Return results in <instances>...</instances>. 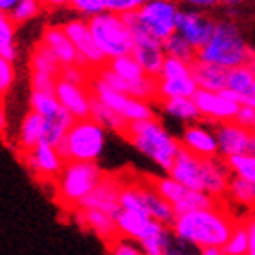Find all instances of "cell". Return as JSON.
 Returning a JSON list of instances; mask_svg holds the SVG:
<instances>
[{"label":"cell","mask_w":255,"mask_h":255,"mask_svg":"<svg viewBox=\"0 0 255 255\" xmlns=\"http://www.w3.org/2000/svg\"><path fill=\"white\" fill-rule=\"evenodd\" d=\"M237 224L239 221L226 208L217 204L177 215L171 224V230L179 239L197 250H208V248L223 250L234 230L237 228Z\"/></svg>","instance_id":"1"},{"label":"cell","mask_w":255,"mask_h":255,"mask_svg":"<svg viewBox=\"0 0 255 255\" xmlns=\"http://www.w3.org/2000/svg\"><path fill=\"white\" fill-rule=\"evenodd\" d=\"M171 179L181 182L182 186L193 191H201L213 197L215 201L228 195L232 173L228 170L226 160L217 159H199L195 155L182 149L171 170L168 171Z\"/></svg>","instance_id":"2"},{"label":"cell","mask_w":255,"mask_h":255,"mask_svg":"<svg viewBox=\"0 0 255 255\" xmlns=\"http://www.w3.org/2000/svg\"><path fill=\"white\" fill-rule=\"evenodd\" d=\"M124 137L133 144V148L148 157L160 170L170 171L179 153L182 151L181 140L173 137L166 126L157 119L131 123Z\"/></svg>","instance_id":"3"},{"label":"cell","mask_w":255,"mask_h":255,"mask_svg":"<svg viewBox=\"0 0 255 255\" xmlns=\"http://www.w3.org/2000/svg\"><path fill=\"white\" fill-rule=\"evenodd\" d=\"M252 59H254V53L245 42L239 27L230 20L215 22L212 38L197 51L199 62L219 66L226 71L239 66H248Z\"/></svg>","instance_id":"4"},{"label":"cell","mask_w":255,"mask_h":255,"mask_svg":"<svg viewBox=\"0 0 255 255\" xmlns=\"http://www.w3.org/2000/svg\"><path fill=\"white\" fill-rule=\"evenodd\" d=\"M106 146V129L93 119L77 121L57 146L66 162H97Z\"/></svg>","instance_id":"5"},{"label":"cell","mask_w":255,"mask_h":255,"mask_svg":"<svg viewBox=\"0 0 255 255\" xmlns=\"http://www.w3.org/2000/svg\"><path fill=\"white\" fill-rule=\"evenodd\" d=\"M104 173L97 162H66L64 170L57 177V190L60 201L69 208H77L91 195Z\"/></svg>","instance_id":"6"},{"label":"cell","mask_w":255,"mask_h":255,"mask_svg":"<svg viewBox=\"0 0 255 255\" xmlns=\"http://www.w3.org/2000/svg\"><path fill=\"white\" fill-rule=\"evenodd\" d=\"M88 24H90L91 35L95 38V44L99 46L101 53L106 57L108 62L119 59V57H124V55H131V31L121 15L102 13V15L90 18Z\"/></svg>","instance_id":"7"},{"label":"cell","mask_w":255,"mask_h":255,"mask_svg":"<svg viewBox=\"0 0 255 255\" xmlns=\"http://www.w3.org/2000/svg\"><path fill=\"white\" fill-rule=\"evenodd\" d=\"M151 184H153L155 190L159 191V195L173 208L175 215H182V213H190V212H195V210L217 206V201L213 197L182 186L181 182H177L170 175L157 177L155 181H151Z\"/></svg>","instance_id":"8"},{"label":"cell","mask_w":255,"mask_h":255,"mask_svg":"<svg viewBox=\"0 0 255 255\" xmlns=\"http://www.w3.org/2000/svg\"><path fill=\"white\" fill-rule=\"evenodd\" d=\"M179 5L170 0H149L137 9V16L146 31L160 42L175 35Z\"/></svg>","instance_id":"9"},{"label":"cell","mask_w":255,"mask_h":255,"mask_svg":"<svg viewBox=\"0 0 255 255\" xmlns=\"http://www.w3.org/2000/svg\"><path fill=\"white\" fill-rule=\"evenodd\" d=\"M64 31L69 37V40L73 42L77 53H79V66L88 69L91 73H95L99 69H102L108 64L106 57L101 53L99 46L95 44V38L91 35L90 24L84 18H73L64 24Z\"/></svg>","instance_id":"10"},{"label":"cell","mask_w":255,"mask_h":255,"mask_svg":"<svg viewBox=\"0 0 255 255\" xmlns=\"http://www.w3.org/2000/svg\"><path fill=\"white\" fill-rule=\"evenodd\" d=\"M199 113L202 119L213 121L215 124L232 123L235 121L237 113L241 110V104L235 101V97L228 90L221 91V93H212V91H197L193 97Z\"/></svg>","instance_id":"11"},{"label":"cell","mask_w":255,"mask_h":255,"mask_svg":"<svg viewBox=\"0 0 255 255\" xmlns=\"http://www.w3.org/2000/svg\"><path fill=\"white\" fill-rule=\"evenodd\" d=\"M215 22L199 9H181L177 16L175 33L199 51L212 38Z\"/></svg>","instance_id":"12"},{"label":"cell","mask_w":255,"mask_h":255,"mask_svg":"<svg viewBox=\"0 0 255 255\" xmlns=\"http://www.w3.org/2000/svg\"><path fill=\"white\" fill-rule=\"evenodd\" d=\"M181 146L188 153L199 159H217L219 142L215 135V128L208 124H188L181 133Z\"/></svg>","instance_id":"13"},{"label":"cell","mask_w":255,"mask_h":255,"mask_svg":"<svg viewBox=\"0 0 255 255\" xmlns=\"http://www.w3.org/2000/svg\"><path fill=\"white\" fill-rule=\"evenodd\" d=\"M55 97L60 102V106L68 113L73 115L75 121L91 119L93 93H91V90L88 86H77L59 79L57 88H55Z\"/></svg>","instance_id":"14"},{"label":"cell","mask_w":255,"mask_h":255,"mask_svg":"<svg viewBox=\"0 0 255 255\" xmlns=\"http://www.w3.org/2000/svg\"><path fill=\"white\" fill-rule=\"evenodd\" d=\"M215 135L219 142V155L224 160L232 157L250 153L252 149V131L232 121L215 126Z\"/></svg>","instance_id":"15"},{"label":"cell","mask_w":255,"mask_h":255,"mask_svg":"<svg viewBox=\"0 0 255 255\" xmlns=\"http://www.w3.org/2000/svg\"><path fill=\"white\" fill-rule=\"evenodd\" d=\"M121 191H123V182L115 177L104 175L101 184L91 191L90 197H86V201L79 208L97 210V212H104L112 217H117V213L121 212Z\"/></svg>","instance_id":"16"},{"label":"cell","mask_w":255,"mask_h":255,"mask_svg":"<svg viewBox=\"0 0 255 255\" xmlns=\"http://www.w3.org/2000/svg\"><path fill=\"white\" fill-rule=\"evenodd\" d=\"M24 164L37 177L53 179V177L60 175V171L66 166V160L60 157V153L57 151L55 146L42 142L31 151H24Z\"/></svg>","instance_id":"17"},{"label":"cell","mask_w":255,"mask_h":255,"mask_svg":"<svg viewBox=\"0 0 255 255\" xmlns=\"http://www.w3.org/2000/svg\"><path fill=\"white\" fill-rule=\"evenodd\" d=\"M40 42L57 57L62 68L79 66V53H77L73 42L69 40L62 26H48L42 31Z\"/></svg>","instance_id":"18"},{"label":"cell","mask_w":255,"mask_h":255,"mask_svg":"<svg viewBox=\"0 0 255 255\" xmlns=\"http://www.w3.org/2000/svg\"><path fill=\"white\" fill-rule=\"evenodd\" d=\"M75 221L82 226V228L90 230L97 237L106 241L108 245L119 237V230L115 217L108 215L104 212H97V210H75Z\"/></svg>","instance_id":"19"},{"label":"cell","mask_w":255,"mask_h":255,"mask_svg":"<svg viewBox=\"0 0 255 255\" xmlns=\"http://www.w3.org/2000/svg\"><path fill=\"white\" fill-rule=\"evenodd\" d=\"M138 188H140V197H142V204L146 213L149 215L151 221L166 226H171L175 221V212L168 202L159 195V191L155 190L151 182H140L138 181Z\"/></svg>","instance_id":"20"},{"label":"cell","mask_w":255,"mask_h":255,"mask_svg":"<svg viewBox=\"0 0 255 255\" xmlns=\"http://www.w3.org/2000/svg\"><path fill=\"white\" fill-rule=\"evenodd\" d=\"M44 133H46V121L44 117H40L38 113L29 112L24 115L18 128V138L16 142L20 146L22 151H31L44 142Z\"/></svg>","instance_id":"21"},{"label":"cell","mask_w":255,"mask_h":255,"mask_svg":"<svg viewBox=\"0 0 255 255\" xmlns=\"http://www.w3.org/2000/svg\"><path fill=\"white\" fill-rule=\"evenodd\" d=\"M193 79L201 91H212V93H221L228 86V71L219 66L204 64L197 60L193 66Z\"/></svg>","instance_id":"22"},{"label":"cell","mask_w":255,"mask_h":255,"mask_svg":"<svg viewBox=\"0 0 255 255\" xmlns=\"http://www.w3.org/2000/svg\"><path fill=\"white\" fill-rule=\"evenodd\" d=\"M226 90L235 97L241 106L255 99V75L250 66H239L228 71V86Z\"/></svg>","instance_id":"23"},{"label":"cell","mask_w":255,"mask_h":255,"mask_svg":"<svg viewBox=\"0 0 255 255\" xmlns=\"http://www.w3.org/2000/svg\"><path fill=\"white\" fill-rule=\"evenodd\" d=\"M119 230V237L124 239L135 241L138 243L140 237L146 234V230L149 228V224L153 223L146 213L140 212H131V210H121L115 217Z\"/></svg>","instance_id":"24"},{"label":"cell","mask_w":255,"mask_h":255,"mask_svg":"<svg viewBox=\"0 0 255 255\" xmlns=\"http://www.w3.org/2000/svg\"><path fill=\"white\" fill-rule=\"evenodd\" d=\"M159 82V99L170 101V99H193L199 91L193 75L188 77H170V79H157Z\"/></svg>","instance_id":"25"},{"label":"cell","mask_w":255,"mask_h":255,"mask_svg":"<svg viewBox=\"0 0 255 255\" xmlns=\"http://www.w3.org/2000/svg\"><path fill=\"white\" fill-rule=\"evenodd\" d=\"M171 235H173L171 226L153 221L149 224V228L146 230V234L140 237L138 246L142 248L144 255H164L166 245L170 243Z\"/></svg>","instance_id":"26"},{"label":"cell","mask_w":255,"mask_h":255,"mask_svg":"<svg viewBox=\"0 0 255 255\" xmlns=\"http://www.w3.org/2000/svg\"><path fill=\"white\" fill-rule=\"evenodd\" d=\"M46 121V133H44V142L49 146H59L64 140V137L68 135V131L73 128V124L77 123L71 113H68L66 110H60L59 113H55L51 117L44 119Z\"/></svg>","instance_id":"27"},{"label":"cell","mask_w":255,"mask_h":255,"mask_svg":"<svg viewBox=\"0 0 255 255\" xmlns=\"http://www.w3.org/2000/svg\"><path fill=\"white\" fill-rule=\"evenodd\" d=\"M29 66H31L33 75H48L53 79H60V73H62V66L57 60V57L42 42H38L33 49Z\"/></svg>","instance_id":"28"},{"label":"cell","mask_w":255,"mask_h":255,"mask_svg":"<svg viewBox=\"0 0 255 255\" xmlns=\"http://www.w3.org/2000/svg\"><path fill=\"white\" fill-rule=\"evenodd\" d=\"M160 110L170 115L171 119L182 121L188 124H195V121L201 119L199 108L193 99H170V101H160Z\"/></svg>","instance_id":"29"},{"label":"cell","mask_w":255,"mask_h":255,"mask_svg":"<svg viewBox=\"0 0 255 255\" xmlns=\"http://www.w3.org/2000/svg\"><path fill=\"white\" fill-rule=\"evenodd\" d=\"M91 119L101 124L104 129H112V131L123 133V135L128 131V126H129V123H126V119L121 117L117 112H113L112 108L104 106L95 97L91 102Z\"/></svg>","instance_id":"30"},{"label":"cell","mask_w":255,"mask_h":255,"mask_svg":"<svg viewBox=\"0 0 255 255\" xmlns=\"http://www.w3.org/2000/svg\"><path fill=\"white\" fill-rule=\"evenodd\" d=\"M106 68L117 75L119 79H123L124 82H129V84L138 82V80H142L146 77L142 66L137 62V59L133 55H124V57L110 60L106 64Z\"/></svg>","instance_id":"31"},{"label":"cell","mask_w":255,"mask_h":255,"mask_svg":"<svg viewBox=\"0 0 255 255\" xmlns=\"http://www.w3.org/2000/svg\"><path fill=\"white\" fill-rule=\"evenodd\" d=\"M164 53H166V57L182 60V62H186V64L197 62V49L193 48V46H190L182 37H179L177 33L164 42Z\"/></svg>","instance_id":"32"},{"label":"cell","mask_w":255,"mask_h":255,"mask_svg":"<svg viewBox=\"0 0 255 255\" xmlns=\"http://www.w3.org/2000/svg\"><path fill=\"white\" fill-rule=\"evenodd\" d=\"M228 170L232 177L243 179V181L255 184V155L254 153H245L239 157H232L226 160Z\"/></svg>","instance_id":"33"},{"label":"cell","mask_w":255,"mask_h":255,"mask_svg":"<svg viewBox=\"0 0 255 255\" xmlns=\"http://www.w3.org/2000/svg\"><path fill=\"white\" fill-rule=\"evenodd\" d=\"M228 197L235 204L243 208H255V184L232 177L228 188Z\"/></svg>","instance_id":"34"},{"label":"cell","mask_w":255,"mask_h":255,"mask_svg":"<svg viewBox=\"0 0 255 255\" xmlns=\"http://www.w3.org/2000/svg\"><path fill=\"white\" fill-rule=\"evenodd\" d=\"M29 108H31V112L38 113L44 119L51 117V115H55V113H59L62 110L57 97L51 95V93H40V91H33L31 93Z\"/></svg>","instance_id":"35"},{"label":"cell","mask_w":255,"mask_h":255,"mask_svg":"<svg viewBox=\"0 0 255 255\" xmlns=\"http://www.w3.org/2000/svg\"><path fill=\"white\" fill-rule=\"evenodd\" d=\"M224 255H248L250 254V237H248V230L245 223H239L237 228L234 230L232 237L223 248Z\"/></svg>","instance_id":"36"},{"label":"cell","mask_w":255,"mask_h":255,"mask_svg":"<svg viewBox=\"0 0 255 255\" xmlns=\"http://www.w3.org/2000/svg\"><path fill=\"white\" fill-rule=\"evenodd\" d=\"M40 13V2L37 0H18L16 5L11 9L9 18L13 20L15 26H20V24H26L27 20H31Z\"/></svg>","instance_id":"37"},{"label":"cell","mask_w":255,"mask_h":255,"mask_svg":"<svg viewBox=\"0 0 255 255\" xmlns=\"http://www.w3.org/2000/svg\"><path fill=\"white\" fill-rule=\"evenodd\" d=\"M69 7L77 11L80 18H84V20H90L93 16L102 15V13H108L106 0H71Z\"/></svg>","instance_id":"38"},{"label":"cell","mask_w":255,"mask_h":255,"mask_svg":"<svg viewBox=\"0 0 255 255\" xmlns=\"http://www.w3.org/2000/svg\"><path fill=\"white\" fill-rule=\"evenodd\" d=\"M15 33L16 26L9 18L7 13H0V53L7 48L15 46Z\"/></svg>","instance_id":"39"},{"label":"cell","mask_w":255,"mask_h":255,"mask_svg":"<svg viewBox=\"0 0 255 255\" xmlns=\"http://www.w3.org/2000/svg\"><path fill=\"white\" fill-rule=\"evenodd\" d=\"M110 255H144L142 248L138 246V243L124 237H117V239L108 245Z\"/></svg>","instance_id":"40"},{"label":"cell","mask_w":255,"mask_h":255,"mask_svg":"<svg viewBox=\"0 0 255 255\" xmlns=\"http://www.w3.org/2000/svg\"><path fill=\"white\" fill-rule=\"evenodd\" d=\"M91 77H93V73L84 68H80V66H68V68H62V73H60V79L66 80V82H71V84H77V86H86L88 82H91Z\"/></svg>","instance_id":"41"},{"label":"cell","mask_w":255,"mask_h":255,"mask_svg":"<svg viewBox=\"0 0 255 255\" xmlns=\"http://www.w3.org/2000/svg\"><path fill=\"white\" fill-rule=\"evenodd\" d=\"M15 64L5 60L4 57H0V97H4L9 93L15 82Z\"/></svg>","instance_id":"42"},{"label":"cell","mask_w":255,"mask_h":255,"mask_svg":"<svg viewBox=\"0 0 255 255\" xmlns=\"http://www.w3.org/2000/svg\"><path fill=\"white\" fill-rule=\"evenodd\" d=\"M144 2L140 0H106L108 13H115V15H126L131 11H137Z\"/></svg>","instance_id":"43"},{"label":"cell","mask_w":255,"mask_h":255,"mask_svg":"<svg viewBox=\"0 0 255 255\" xmlns=\"http://www.w3.org/2000/svg\"><path fill=\"white\" fill-rule=\"evenodd\" d=\"M164 255H201V254H197V248H193V246H190L188 243L181 241L175 234H173L171 235L170 243L166 245Z\"/></svg>","instance_id":"44"},{"label":"cell","mask_w":255,"mask_h":255,"mask_svg":"<svg viewBox=\"0 0 255 255\" xmlns=\"http://www.w3.org/2000/svg\"><path fill=\"white\" fill-rule=\"evenodd\" d=\"M57 82H59V79H53V77H48V75H33L31 73L33 91H40V93H51V95H55Z\"/></svg>","instance_id":"45"},{"label":"cell","mask_w":255,"mask_h":255,"mask_svg":"<svg viewBox=\"0 0 255 255\" xmlns=\"http://www.w3.org/2000/svg\"><path fill=\"white\" fill-rule=\"evenodd\" d=\"M235 123L246 129H250V131H255V110L248 106H241L239 113L235 117Z\"/></svg>","instance_id":"46"},{"label":"cell","mask_w":255,"mask_h":255,"mask_svg":"<svg viewBox=\"0 0 255 255\" xmlns=\"http://www.w3.org/2000/svg\"><path fill=\"white\" fill-rule=\"evenodd\" d=\"M245 226L248 230V237H250V254L248 255H255V217L248 219Z\"/></svg>","instance_id":"47"},{"label":"cell","mask_w":255,"mask_h":255,"mask_svg":"<svg viewBox=\"0 0 255 255\" xmlns=\"http://www.w3.org/2000/svg\"><path fill=\"white\" fill-rule=\"evenodd\" d=\"M5 126H7V119H5V110L4 106L0 104V135L5 131Z\"/></svg>","instance_id":"48"},{"label":"cell","mask_w":255,"mask_h":255,"mask_svg":"<svg viewBox=\"0 0 255 255\" xmlns=\"http://www.w3.org/2000/svg\"><path fill=\"white\" fill-rule=\"evenodd\" d=\"M191 4L197 5V7H212V5H215V2L213 0H193Z\"/></svg>","instance_id":"49"},{"label":"cell","mask_w":255,"mask_h":255,"mask_svg":"<svg viewBox=\"0 0 255 255\" xmlns=\"http://www.w3.org/2000/svg\"><path fill=\"white\" fill-rule=\"evenodd\" d=\"M201 255H224V254L219 248H208V250H201Z\"/></svg>","instance_id":"50"},{"label":"cell","mask_w":255,"mask_h":255,"mask_svg":"<svg viewBox=\"0 0 255 255\" xmlns=\"http://www.w3.org/2000/svg\"><path fill=\"white\" fill-rule=\"evenodd\" d=\"M250 153L255 155V131H252V149H250Z\"/></svg>","instance_id":"51"},{"label":"cell","mask_w":255,"mask_h":255,"mask_svg":"<svg viewBox=\"0 0 255 255\" xmlns=\"http://www.w3.org/2000/svg\"><path fill=\"white\" fill-rule=\"evenodd\" d=\"M248 66H250V68H252V71H254V75H255V57H254V59H252V62L248 64Z\"/></svg>","instance_id":"52"}]
</instances>
